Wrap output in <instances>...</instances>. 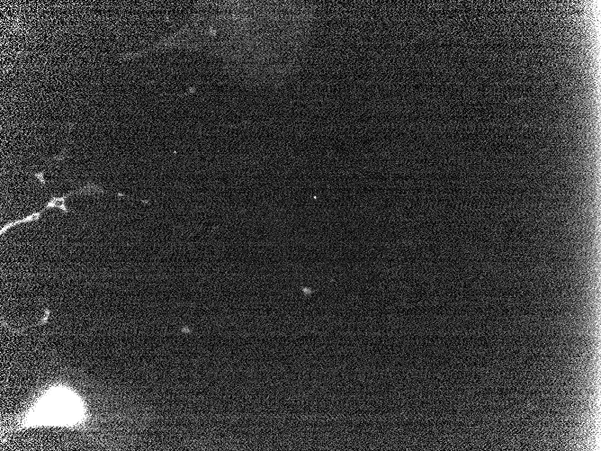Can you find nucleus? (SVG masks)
<instances>
[{
	"label": "nucleus",
	"instance_id": "f257e3e1",
	"mask_svg": "<svg viewBox=\"0 0 601 451\" xmlns=\"http://www.w3.org/2000/svg\"><path fill=\"white\" fill-rule=\"evenodd\" d=\"M79 404L70 392L54 391L39 403L35 410L36 419L44 421L70 422L79 416Z\"/></svg>",
	"mask_w": 601,
	"mask_h": 451
}]
</instances>
